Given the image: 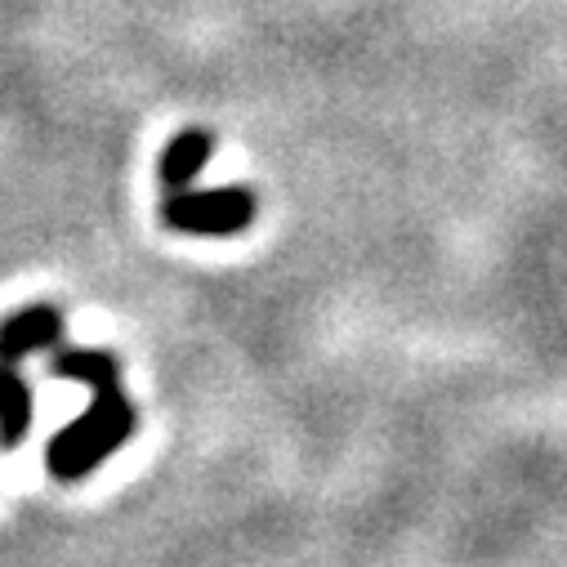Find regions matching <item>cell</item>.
Returning <instances> with one entry per match:
<instances>
[{
  "mask_svg": "<svg viewBox=\"0 0 567 567\" xmlns=\"http://www.w3.org/2000/svg\"><path fill=\"white\" fill-rule=\"evenodd\" d=\"M259 202L250 188H206V193H166V206H162V219L166 228L175 233H188V237H233L241 228H250Z\"/></svg>",
  "mask_w": 567,
  "mask_h": 567,
  "instance_id": "2",
  "label": "cell"
},
{
  "mask_svg": "<svg viewBox=\"0 0 567 567\" xmlns=\"http://www.w3.org/2000/svg\"><path fill=\"white\" fill-rule=\"evenodd\" d=\"M32 430V384L19 375V367L0 362V447L14 452Z\"/></svg>",
  "mask_w": 567,
  "mask_h": 567,
  "instance_id": "5",
  "label": "cell"
},
{
  "mask_svg": "<svg viewBox=\"0 0 567 567\" xmlns=\"http://www.w3.org/2000/svg\"><path fill=\"white\" fill-rule=\"evenodd\" d=\"M59 336H63V318H59V309H50V305L19 309L14 318L0 322V362H6V367H19L28 353L54 349Z\"/></svg>",
  "mask_w": 567,
  "mask_h": 567,
  "instance_id": "3",
  "label": "cell"
},
{
  "mask_svg": "<svg viewBox=\"0 0 567 567\" xmlns=\"http://www.w3.org/2000/svg\"><path fill=\"white\" fill-rule=\"evenodd\" d=\"M50 371H54L59 380H81V384H90V389L121 375L116 358L103 353V349H59L54 362H50Z\"/></svg>",
  "mask_w": 567,
  "mask_h": 567,
  "instance_id": "6",
  "label": "cell"
},
{
  "mask_svg": "<svg viewBox=\"0 0 567 567\" xmlns=\"http://www.w3.org/2000/svg\"><path fill=\"white\" fill-rule=\"evenodd\" d=\"M210 153H215V138L206 130H179L166 144V153H162V188L166 193H184L202 175Z\"/></svg>",
  "mask_w": 567,
  "mask_h": 567,
  "instance_id": "4",
  "label": "cell"
},
{
  "mask_svg": "<svg viewBox=\"0 0 567 567\" xmlns=\"http://www.w3.org/2000/svg\"><path fill=\"white\" fill-rule=\"evenodd\" d=\"M134 406L130 398L121 393L116 380H103L94 384V402L54 434L50 452H45V465L59 483H76L85 478L94 465H103L116 447H125V439L134 434Z\"/></svg>",
  "mask_w": 567,
  "mask_h": 567,
  "instance_id": "1",
  "label": "cell"
}]
</instances>
